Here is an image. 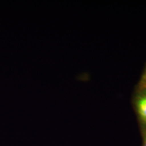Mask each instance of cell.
<instances>
[{
    "label": "cell",
    "mask_w": 146,
    "mask_h": 146,
    "mask_svg": "<svg viewBox=\"0 0 146 146\" xmlns=\"http://www.w3.org/2000/svg\"><path fill=\"white\" fill-rule=\"evenodd\" d=\"M146 77V69L145 70V72H144L143 74V76H142V78H145Z\"/></svg>",
    "instance_id": "obj_4"
},
{
    "label": "cell",
    "mask_w": 146,
    "mask_h": 146,
    "mask_svg": "<svg viewBox=\"0 0 146 146\" xmlns=\"http://www.w3.org/2000/svg\"><path fill=\"white\" fill-rule=\"evenodd\" d=\"M141 89H146V77L142 78L139 83V90Z\"/></svg>",
    "instance_id": "obj_2"
},
{
    "label": "cell",
    "mask_w": 146,
    "mask_h": 146,
    "mask_svg": "<svg viewBox=\"0 0 146 146\" xmlns=\"http://www.w3.org/2000/svg\"><path fill=\"white\" fill-rule=\"evenodd\" d=\"M139 91V94H137L135 100V105L140 122L143 125H146V89Z\"/></svg>",
    "instance_id": "obj_1"
},
{
    "label": "cell",
    "mask_w": 146,
    "mask_h": 146,
    "mask_svg": "<svg viewBox=\"0 0 146 146\" xmlns=\"http://www.w3.org/2000/svg\"><path fill=\"white\" fill-rule=\"evenodd\" d=\"M143 146H146V133L144 135V137H143Z\"/></svg>",
    "instance_id": "obj_3"
}]
</instances>
